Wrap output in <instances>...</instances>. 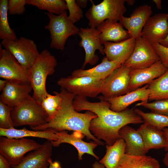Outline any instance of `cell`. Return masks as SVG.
Segmentation results:
<instances>
[{"instance_id":"cell-28","label":"cell","mask_w":168,"mask_h":168,"mask_svg":"<svg viewBox=\"0 0 168 168\" xmlns=\"http://www.w3.org/2000/svg\"><path fill=\"white\" fill-rule=\"evenodd\" d=\"M158 161L150 156L125 154L120 159L118 168H160Z\"/></svg>"},{"instance_id":"cell-45","label":"cell","mask_w":168,"mask_h":168,"mask_svg":"<svg viewBox=\"0 0 168 168\" xmlns=\"http://www.w3.org/2000/svg\"><path fill=\"white\" fill-rule=\"evenodd\" d=\"M93 168H105V166L99 162L96 161L92 165Z\"/></svg>"},{"instance_id":"cell-23","label":"cell","mask_w":168,"mask_h":168,"mask_svg":"<svg viewBox=\"0 0 168 168\" xmlns=\"http://www.w3.org/2000/svg\"><path fill=\"white\" fill-rule=\"evenodd\" d=\"M100 31V39L102 44L107 42H118L130 38L127 30L118 21L107 19L96 28Z\"/></svg>"},{"instance_id":"cell-11","label":"cell","mask_w":168,"mask_h":168,"mask_svg":"<svg viewBox=\"0 0 168 168\" xmlns=\"http://www.w3.org/2000/svg\"><path fill=\"white\" fill-rule=\"evenodd\" d=\"M160 60L152 44L141 37L136 40L132 54L122 64L131 70L142 69Z\"/></svg>"},{"instance_id":"cell-25","label":"cell","mask_w":168,"mask_h":168,"mask_svg":"<svg viewBox=\"0 0 168 168\" xmlns=\"http://www.w3.org/2000/svg\"><path fill=\"white\" fill-rule=\"evenodd\" d=\"M121 65L117 62L109 60L105 56L103 58L101 62L96 66L88 69L81 68L75 70L71 75L76 77L89 76L104 80Z\"/></svg>"},{"instance_id":"cell-18","label":"cell","mask_w":168,"mask_h":168,"mask_svg":"<svg viewBox=\"0 0 168 168\" xmlns=\"http://www.w3.org/2000/svg\"><path fill=\"white\" fill-rule=\"evenodd\" d=\"M53 147L51 141L47 140L40 148L25 156L13 168H48Z\"/></svg>"},{"instance_id":"cell-27","label":"cell","mask_w":168,"mask_h":168,"mask_svg":"<svg viewBox=\"0 0 168 168\" xmlns=\"http://www.w3.org/2000/svg\"><path fill=\"white\" fill-rule=\"evenodd\" d=\"M126 143L120 138L112 145H106V153L99 161L105 168H118L119 162L125 153Z\"/></svg>"},{"instance_id":"cell-16","label":"cell","mask_w":168,"mask_h":168,"mask_svg":"<svg viewBox=\"0 0 168 168\" xmlns=\"http://www.w3.org/2000/svg\"><path fill=\"white\" fill-rule=\"evenodd\" d=\"M168 34L167 13H159L151 16L145 24L141 37L150 43H159Z\"/></svg>"},{"instance_id":"cell-6","label":"cell","mask_w":168,"mask_h":168,"mask_svg":"<svg viewBox=\"0 0 168 168\" xmlns=\"http://www.w3.org/2000/svg\"><path fill=\"white\" fill-rule=\"evenodd\" d=\"M91 6L85 13L89 27L97 28L107 19L118 21L126 12V0H104L95 5L90 0Z\"/></svg>"},{"instance_id":"cell-43","label":"cell","mask_w":168,"mask_h":168,"mask_svg":"<svg viewBox=\"0 0 168 168\" xmlns=\"http://www.w3.org/2000/svg\"><path fill=\"white\" fill-rule=\"evenodd\" d=\"M165 133L167 138V145L164 148V150L166 152H168V127L164 128L162 130Z\"/></svg>"},{"instance_id":"cell-33","label":"cell","mask_w":168,"mask_h":168,"mask_svg":"<svg viewBox=\"0 0 168 168\" xmlns=\"http://www.w3.org/2000/svg\"><path fill=\"white\" fill-rule=\"evenodd\" d=\"M136 113L146 122L161 130L168 127V116L152 112L145 113L138 108L134 109Z\"/></svg>"},{"instance_id":"cell-40","label":"cell","mask_w":168,"mask_h":168,"mask_svg":"<svg viewBox=\"0 0 168 168\" xmlns=\"http://www.w3.org/2000/svg\"><path fill=\"white\" fill-rule=\"evenodd\" d=\"M49 166L48 168H62L59 163L57 161L53 162L51 158L49 160Z\"/></svg>"},{"instance_id":"cell-7","label":"cell","mask_w":168,"mask_h":168,"mask_svg":"<svg viewBox=\"0 0 168 168\" xmlns=\"http://www.w3.org/2000/svg\"><path fill=\"white\" fill-rule=\"evenodd\" d=\"M41 146L32 139L0 137V154L8 160L12 168L22 161L26 153L36 150Z\"/></svg>"},{"instance_id":"cell-5","label":"cell","mask_w":168,"mask_h":168,"mask_svg":"<svg viewBox=\"0 0 168 168\" xmlns=\"http://www.w3.org/2000/svg\"><path fill=\"white\" fill-rule=\"evenodd\" d=\"M49 19V23L44 26L50 33V48L63 51L68 38L78 35L80 29L68 19L66 11L59 15L45 13Z\"/></svg>"},{"instance_id":"cell-24","label":"cell","mask_w":168,"mask_h":168,"mask_svg":"<svg viewBox=\"0 0 168 168\" xmlns=\"http://www.w3.org/2000/svg\"><path fill=\"white\" fill-rule=\"evenodd\" d=\"M141 135L148 150L159 149L167 145V138L164 131L144 122L137 129Z\"/></svg>"},{"instance_id":"cell-21","label":"cell","mask_w":168,"mask_h":168,"mask_svg":"<svg viewBox=\"0 0 168 168\" xmlns=\"http://www.w3.org/2000/svg\"><path fill=\"white\" fill-rule=\"evenodd\" d=\"M148 84L125 95L109 99L106 100L110 104L112 110L120 112L127 108L136 102H148L150 91Z\"/></svg>"},{"instance_id":"cell-3","label":"cell","mask_w":168,"mask_h":168,"mask_svg":"<svg viewBox=\"0 0 168 168\" xmlns=\"http://www.w3.org/2000/svg\"><path fill=\"white\" fill-rule=\"evenodd\" d=\"M57 65L55 57L46 49L39 54L30 69V83L33 91V98L41 104L48 93L46 80L49 75L53 74Z\"/></svg>"},{"instance_id":"cell-10","label":"cell","mask_w":168,"mask_h":168,"mask_svg":"<svg viewBox=\"0 0 168 168\" xmlns=\"http://www.w3.org/2000/svg\"><path fill=\"white\" fill-rule=\"evenodd\" d=\"M1 44L21 65L29 70L40 53L34 40L22 36L15 40L3 39Z\"/></svg>"},{"instance_id":"cell-22","label":"cell","mask_w":168,"mask_h":168,"mask_svg":"<svg viewBox=\"0 0 168 168\" xmlns=\"http://www.w3.org/2000/svg\"><path fill=\"white\" fill-rule=\"evenodd\" d=\"M126 143L125 154L132 155H146L148 150L145 147L142 137L137 130L126 125L119 132Z\"/></svg>"},{"instance_id":"cell-9","label":"cell","mask_w":168,"mask_h":168,"mask_svg":"<svg viewBox=\"0 0 168 168\" xmlns=\"http://www.w3.org/2000/svg\"><path fill=\"white\" fill-rule=\"evenodd\" d=\"M0 77L17 84H30V70L21 65L0 44Z\"/></svg>"},{"instance_id":"cell-19","label":"cell","mask_w":168,"mask_h":168,"mask_svg":"<svg viewBox=\"0 0 168 168\" xmlns=\"http://www.w3.org/2000/svg\"><path fill=\"white\" fill-rule=\"evenodd\" d=\"M135 43L136 40L131 38L118 42H107L103 44L104 53L109 60L122 64L132 54Z\"/></svg>"},{"instance_id":"cell-13","label":"cell","mask_w":168,"mask_h":168,"mask_svg":"<svg viewBox=\"0 0 168 168\" xmlns=\"http://www.w3.org/2000/svg\"><path fill=\"white\" fill-rule=\"evenodd\" d=\"M100 31L96 28H80L78 35L81 40L79 45L83 48L85 53V59L82 68L83 69L87 64L93 65L98 62L99 58L97 54H95L96 50H98L101 54H105L104 46L100 40Z\"/></svg>"},{"instance_id":"cell-14","label":"cell","mask_w":168,"mask_h":168,"mask_svg":"<svg viewBox=\"0 0 168 168\" xmlns=\"http://www.w3.org/2000/svg\"><path fill=\"white\" fill-rule=\"evenodd\" d=\"M152 12L151 5H144L135 8L129 17L123 16L119 22L128 32L130 38L141 37L142 30Z\"/></svg>"},{"instance_id":"cell-48","label":"cell","mask_w":168,"mask_h":168,"mask_svg":"<svg viewBox=\"0 0 168 168\" xmlns=\"http://www.w3.org/2000/svg\"><path fill=\"white\" fill-rule=\"evenodd\" d=\"M135 2L134 0H126V2L129 5H133Z\"/></svg>"},{"instance_id":"cell-32","label":"cell","mask_w":168,"mask_h":168,"mask_svg":"<svg viewBox=\"0 0 168 168\" xmlns=\"http://www.w3.org/2000/svg\"><path fill=\"white\" fill-rule=\"evenodd\" d=\"M53 93L54 95L48 93L41 103L48 116V122L55 115L62 101V97L59 92L54 91Z\"/></svg>"},{"instance_id":"cell-41","label":"cell","mask_w":168,"mask_h":168,"mask_svg":"<svg viewBox=\"0 0 168 168\" xmlns=\"http://www.w3.org/2000/svg\"><path fill=\"white\" fill-rule=\"evenodd\" d=\"M76 3L81 8H85L87 7L88 0H77Z\"/></svg>"},{"instance_id":"cell-1","label":"cell","mask_w":168,"mask_h":168,"mask_svg":"<svg viewBox=\"0 0 168 168\" xmlns=\"http://www.w3.org/2000/svg\"><path fill=\"white\" fill-rule=\"evenodd\" d=\"M100 100V102H92L86 97L76 96L73 105L77 112L87 110L97 115L91 121L89 129L98 139L103 140L106 145H112L121 138L119 132L124 126L144 122L134 109L128 108L121 112H115L110 109V104L108 101L101 98Z\"/></svg>"},{"instance_id":"cell-36","label":"cell","mask_w":168,"mask_h":168,"mask_svg":"<svg viewBox=\"0 0 168 168\" xmlns=\"http://www.w3.org/2000/svg\"><path fill=\"white\" fill-rule=\"evenodd\" d=\"M69 12L68 18L73 24L80 21L83 17L82 10L75 0H65Z\"/></svg>"},{"instance_id":"cell-38","label":"cell","mask_w":168,"mask_h":168,"mask_svg":"<svg viewBox=\"0 0 168 168\" xmlns=\"http://www.w3.org/2000/svg\"><path fill=\"white\" fill-rule=\"evenodd\" d=\"M156 53L164 65L168 68V48L163 46L159 43H152Z\"/></svg>"},{"instance_id":"cell-15","label":"cell","mask_w":168,"mask_h":168,"mask_svg":"<svg viewBox=\"0 0 168 168\" xmlns=\"http://www.w3.org/2000/svg\"><path fill=\"white\" fill-rule=\"evenodd\" d=\"M54 132L57 135V140L51 141L53 147H58L62 143H68L77 150L79 160H82V156L85 153L92 156L97 160L99 159L93 151L98 144L94 142H87L83 141L82 139L85 136L81 132L74 131L72 133L69 134L66 130Z\"/></svg>"},{"instance_id":"cell-8","label":"cell","mask_w":168,"mask_h":168,"mask_svg":"<svg viewBox=\"0 0 168 168\" xmlns=\"http://www.w3.org/2000/svg\"><path fill=\"white\" fill-rule=\"evenodd\" d=\"M104 81L89 76L71 75L60 78L57 83L76 96L94 98L101 93Z\"/></svg>"},{"instance_id":"cell-46","label":"cell","mask_w":168,"mask_h":168,"mask_svg":"<svg viewBox=\"0 0 168 168\" xmlns=\"http://www.w3.org/2000/svg\"><path fill=\"white\" fill-rule=\"evenodd\" d=\"M155 4L156 7L157 9L161 10L162 8L161 3L162 0H153Z\"/></svg>"},{"instance_id":"cell-44","label":"cell","mask_w":168,"mask_h":168,"mask_svg":"<svg viewBox=\"0 0 168 168\" xmlns=\"http://www.w3.org/2000/svg\"><path fill=\"white\" fill-rule=\"evenodd\" d=\"M7 81L6 80H0V91L2 92L4 88Z\"/></svg>"},{"instance_id":"cell-4","label":"cell","mask_w":168,"mask_h":168,"mask_svg":"<svg viewBox=\"0 0 168 168\" xmlns=\"http://www.w3.org/2000/svg\"><path fill=\"white\" fill-rule=\"evenodd\" d=\"M11 116L14 127L29 125L34 127L48 122V116L41 104L30 95L12 109Z\"/></svg>"},{"instance_id":"cell-35","label":"cell","mask_w":168,"mask_h":168,"mask_svg":"<svg viewBox=\"0 0 168 168\" xmlns=\"http://www.w3.org/2000/svg\"><path fill=\"white\" fill-rule=\"evenodd\" d=\"M12 109L0 101V128L8 129L14 127L11 116Z\"/></svg>"},{"instance_id":"cell-39","label":"cell","mask_w":168,"mask_h":168,"mask_svg":"<svg viewBox=\"0 0 168 168\" xmlns=\"http://www.w3.org/2000/svg\"><path fill=\"white\" fill-rule=\"evenodd\" d=\"M8 160L0 154V168H12Z\"/></svg>"},{"instance_id":"cell-47","label":"cell","mask_w":168,"mask_h":168,"mask_svg":"<svg viewBox=\"0 0 168 168\" xmlns=\"http://www.w3.org/2000/svg\"><path fill=\"white\" fill-rule=\"evenodd\" d=\"M163 162L165 165L168 167V152L165 154Z\"/></svg>"},{"instance_id":"cell-12","label":"cell","mask_w":168,"mask_h":168,"mask_svg":"<svg viewBox=\"0 0 168 168\" xmlns=\"http://www.w3.org/2000/svg\"><path fill=\"white\" fill-rule=\"evenodd\" d=\"M131 69L122 64L104 80L100 98L105 100L129 92Z\"/></svg>"},{"instance_id":"cell-17","label":"cell","mask_w":168,"mask_h":168,"mask_svg":"<svg viewBox=\"0 0 168 168\" xmlns=\"http://www.w3.org/2000/svg\"><path fill=\"white\" fill-rule=\"evenodd\" d=\"M167 69L160 60L146 68L131 70L128 86L129 92L145 84H149L163 74Z\"/></svg>"},{"instance_id":"cell-34","label":"cell","mask_w":168,"mask_h":168,"mask_svg":"<svg viewBox=\"0 0 168 168\" xmlns=\"http://www.w3.org/2000/svg\"><path fill=\"white\" fill-rule=\"evenodd\" d=\"M135 106H143L152 112L168 116V98L152 102H141L137 104Z\"/></svg>"},{"instance_id":"cell-37","label":"cell","mask_w":168,"mask_h":168,"mask_svg":"<svg viewBox=\"0 0 168 168\" xmlns=\"http://www.w3.org/2000/svg\"><path fill=\"white\" fill-rule=\"evenodd\" d=\"M26 0H9L8 1V13L10 15H22L25 12Z\"/></svg>"},{"instance_id":"cell-29","label":"cell","mask_w":168,"mask_h":168,"mask_svg":"<svg viewBox=\"0 0 168 168\" xmlns=\"http://www.w3.org/2000/svg\"><path fill=\"white\" fill-rule=\"evenodd\" d=\"M148 88L149 101L168 98V68L163 74L148 84Z\"/></svg>"},{"instance_id":"cell-2","label":"cell","mask_w":168,"mask_h":168,"mask_svg":"<svg viewBox=\"0 0 168 168\" xmlns=\"http://www.w3.org/2000/svg\"><path fill=\"white\" fill-rule=\"evenodd\" d=\"M59 92L62 101L54 116L47 123L31 128L34 130L50 129L55 131H78L86 136L87 139H92L98 145L103 146L104 143L95 137L89 129L91 121L97 117V115L90 111L85 113L77 112L73 105L76 95L62 88H61Z\"/></svg>"},{"instance_id":"cell-30","label":"cell","mask_w":168,"mask_h":168,"mask_svg":"<svg viewBox=\"0 0 168 168\" xmlns=\"http://www.w3.org/2000/svg\"><path fill=\"white\" fill-rule=\"evenodd\" d=\"M27 4L35 6L41 10L59 15L68 10L65 0H26Z\"/></svg>"},{"instance_id":"cell-31","label":"cell","mask_w":168,"mask_h":168,"mask_svg":"<svg viewBox=\"0 0 168 168\" xmlns=\"http://www.w3.org/2000/svg\"><path fill=\"white\" fill-rule=\"evenodd\" d=\"M8 0H0V38L15 40L18 38L10 27L7 19Z\"/></svg>"},{"instance_id":"cell-42","label":"cell","mask_w":168,"mask_h":168,"mask_svg":"<svg viewBox=\"0 0 168 168\" xmlns=\"http://www.w3.org/2000/svg\"><path fill=\"white\" fill-rule=\"evenodd\" d=\"M167 17L168 20V14L167 13ZM163 46L168 48V34L166 38L161 41L159 43Z\"/></svg>"},{"instance_id":"cell-26","label":"cell","mask_w":168,"mask_h":168,"mask_svg":"<svg viewBox=\"0 0 168 168\" xmlns=\"http://www.w3.org/2000/svg\"><path fill=\"white\" fill-rule=\"evenodd\" d=\"M0 136L9 138H20L26 137H37L50 141L57 140L54 131L50 129L43 130H30L25 128L17 129L14 127L8 129L0 128Z\"/></svg>"},{"instance_id":"cell-20","label":"cell","mask_w":168,"mask_h":168,"mask_svg":"<svg viewBox=\"0 0 168 168\" xmlns=\"http://www.w3.org/2000/svg\"><path fill=\"white\" fill-rule=\"evenodd\" d=\"M32 90L30 84H17L7 81L0 95V101L12 109L24 101Z\"/></svg>"}]
</instances>
